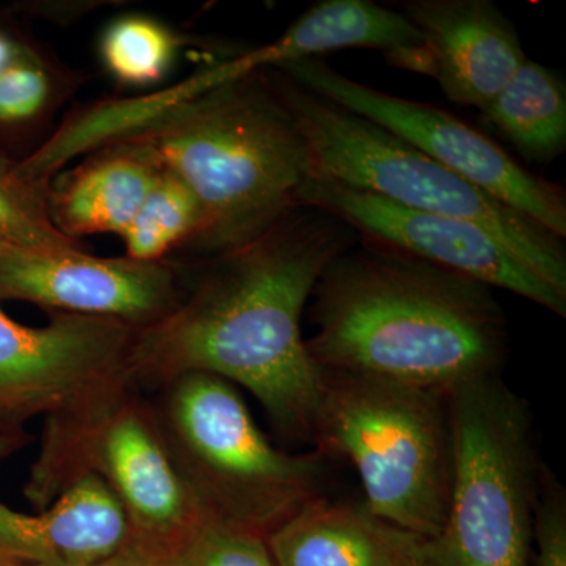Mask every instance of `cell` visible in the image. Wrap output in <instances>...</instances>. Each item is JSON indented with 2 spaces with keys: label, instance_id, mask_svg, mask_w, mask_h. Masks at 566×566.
<instances>
[{
  "label": "cell",
  "instance_id": "1",
  "mask_svg": "<svg viewBox=\"0 0 566 566\" xmlns=\"http://www.w3.org/2000/svg\"><path fill=\"white\" fill-rule=\"evenodd\" d=\"M353 233L300 207L251 243L218 253L169 314L136 331L126 379L153 394L181 375L219 376L248 389L283 439L314 444L323 376L303 315Z\"/></svg>",
  "mask_w": 566,
  "mask_h": 566
},
{
  "label": "cell",
  "instance_id": "2",
  "mask_svg": "<svg viewBox=\"0 0 566 566\" xmlns=\"http://www.w3.org/2000/svg\"><path fill=\"white\" fill-rule=\"evenodd\" d=\"M305 340L322 375L449 394L501 374L509 324L493 289L360 240L326 268Z\"/></svg>",
  "mask_w": 566,
  "mask_h": 566
},
{
  "label": "cell",
  "instance_id": "3",
  "mask_svg": "<svg viewBox=\"0 0 566 566\" xmlns=\"http://www.w3.org/2000/svg\"><path fill=\"white\" fill-rule=\"evenodd\" d=\"M115 144L140 148L192 192L200 210L192 241L216 255L300 208L297 193L312 177L307 145L268 70L166 104Z\"/></svg>",
  "mask_w": 566,
  "mask_h": 566
},
{
  "label": "cell",
  "instance_id": "4",
  "mask_svg": "<svg viewBox=\"0 0 566 566\" xmlns=\"http://www.w3.org/2000/svg\"><path fill=\"white\" fill-rule=\"evenodd\" d=\"M268 74L307 145L311 178L375 193L409 210L475 223L566 294L564 238L363 115L304 88L281 70L268 69Z\"/></svg>",
  "mask_w": 566,
  "mask_h": 566
},
{
  "label": "cell",
  "instance_id": "5",
  "mask_svg": "<svg viewBox=\"0 0 566 566\" xmlns=\"http://www.w3.org/2000/svg\"><path fill=\"white\" fill-rule=\"evenodd\" d=\"M85 475L122 505L133 549H163L207 516L170 455L150 395L126 378L46 417L25 497L41 512Z\"/></svg>",
  "mask_w": 566,
  "mask_h": 566
},
{
  "label": "cell",
  "instance_id": "6",
  "mask_svg": "<svg viewBox=\"0 0 566 566\" xmlns=\"http://www.w3.org/2000/svg\"><path fill=\"white\" fill-rule=\"evenodd\" d=\"M148 395L170 455L205 515L266 538L323 495L327 457L275 447L226 379L186 374Z\"/></svg>",
  "mask_w": 566,
  "mask_h": 566
},
{
  "label": "cell",
  "instance_id": "7",
  "mask_svg": "<svg viewBox=\"0 0 566 566\" xmlns=\"http://www.w3.org/2000/svg\"><path fill=\"white\" fill-rule=\"evenodd\" d=\"M453 471L444 527L423 566H534L543 464L523 398L501 376L447 394Z\"/></svg>",
  "mask_w": 566,
  "mask_h": 566
},
{
  "label": "cell",
  "instance_id": "8",
  "mask_svg": "<svg viewBox=\"0 0 566 566\" xmlns=\"http://www.w3.org/2000/svg\"><path fill=\"white\" fill-rule=\"evenodd\" d=\"M322 376L316 450L354 465L364 504L376 517L417 538H436L444 527L453 471L447 394Z\"/></svg>",
  "mask_w": 566,
  "mask_h": 566
},
{
  "label": "cell",
  "instance_id": "9",
  "mask_svg": "<svg viewBox=\"0 0 566 566\" xmlns=\"http://www.w3.org/2000/svg\"><path fill=\"white\" fill-rule=\"evenodd\" d=\"M304 88L363 115L450 172L566 237V193L524 169L486 134L433 104L398 98L345 76L322 57L275 66Z\"/></svg>",
  "mask_w": 566,
  "mask_h": 566
},
{
  "label": "cell",
  "instance_id": "10",
  "mask_svg": "<svg viewBox=\"0 0 566 566\" xmlns=\"http://www.w3.org/2000/svg\"><path fill=\"white\" fill-rule=\"evenodd\" d=\"M297 203L327 212L360 240L387 245L490 289L515 293L562 318L566 316V294L528 270L475 223L409 210L323 178H308L297 193Z\"/></svg>",
  "mask_w": 566,
  "mask_h": 566
},
{
  "label": "cell",
  "instance_id": "11",
  "mask_svg": "<svg viewBox=\"0 0 566 566\" xmlns=\"http://www.w3.org/2000/svg\"><path fill=\"white\" fill-rule=\"evenodd\" d=\"M134 327L51 312L46 326L14 322L0 307V427L22 431L85 395L126 378Z\"/></svg>",
  "mask_w": 566,
  "mask_h": 566
},
{
  "label": "cell",
  "instance_id": "12",
  "mask_svg": "<svg viewBox=\"0 0 566 566\" xmlns=\"http://www.w3.org/2000/svg\"><path fill=\"white\" fill-rule=\"evenodd\" d=\"M181 293L166 262L20 248L0 256V300L25 301L50 314L114 319L139 331L169 314Z\"/></svg>",
  "mask_w": 566,
  "mask_h": 566
},
{
  "label": "cell",
  "instance_id": "13",
  "mask_svg": "<svg viewBox=\"0 0 566 566\" xmlns=\"http://www.w3.org/2000/svg\"><path fill=\"white\" fill-rule=\"evenodd\" d=\"M450 102L482 111L527 61L515 25L490 0H406Z\"/></svg>",
  "mask_w": 566,
  "mask_h": 566
},
{
  "label": "cell",
  "instance_id": "14",
  "mask_svg": "<svg viewBox=\"0 0 566 566\" xmlns=\"http://www.w3.org/2000/svg\"><path fill=\"white\" fill-rule=\"evenodd\" d=\"M0 447V458L7 455ZM128 520L102 480L85 475L31 515L0 502V566H91L129 545Z\"/></svg>",
  "mask_w": 566,
  "mask_h": 566
},
{
  "label": "cell",
  "instance_id": "15",
  "mask_svg": "<svg viewBox=\"0 0 566 566\" xmlns=\"http://www.w3.org/2000/svg\"><path fill=\"white\" fill-rule=\"evenodd\" d=\"M423 539L390 526L363 504H305L266 536L275 566H422Z\"/></svg>",
  "mask_w": 566,
  "mask_h": 566
},
{
  "label": "cell",
  "instance_id": "16",
  "mask_svg": "<svg viewBox=\"0 0 566 566\" xmlns=\"http://www.w3.org/2000/svg\"><path fill=\"white\" fill-rule=\"evenodd\" d=\"M161 167L140 148L111 145L48 189L50 218L59 232L76 240L85 234H123L137 214Z\"/></svg>",
  "mask_w": 566,
  "mask_h": 566
},
{
  "label": "cell",
  "instance_id": "17",
  "mask_svg": "<svg viewBox=\"0 0 566 566\" xmlns=\"http://www.w3.org/2000/svg\"><path fill=\"white\" fill-rule=\"evenodd\" d=\"M480 112L528 163L547 164L565 151L566 85L557 71L527 59Z\"/></svg>",
  "mask_w": 566,
  "mask_h": 566
},
{
  "label": "cell",
  "instance_id": "18",
  "mask_svg": "<svg viewBox=\"0 0 566 566\" xmlns=\"http://www.w3.org/2000/svg\"><path fill=\"white\" fill-rule=\"evenodd\" d=\"M200 210L196 197L172 174L161 172L144 203L123 232L129 259L164 262L175 245L192 241L199 232Z\"/></svg>",
  "mask_w": 566,
  "mask_h": 566
},
{
  "label": "cell",
  "instance_id": "19",
  "mask_svg": "<svg viewBox=\"0 0 566 566\" xmlns=\"http://www.w3.org/2000/svg\"><path fill=\"white\" fill-rule=\"evenodd\" d=\"M133 551L148 566H275L264 536L210 516L163 549Z\"/></svg>",
  "mask_w": 566,
  "mask_h": 566
},
{
  "label": "cell",
  "instance_id": "20",
  "mask_svg": "<svg viewBox=\"0 0 566 566\" xmlns=\"http://www.w3.org/2000/svg\"><path fill=\"white\" fill-rule=\"evenodd\" d=\"M46 193L22 178L17 164L0 158V240L29 251H82L76 240L55 229Z\"/></svg>",
  "mask_w": 566,
  "mask_h": 566
},
{
  "label": "cell",
  "instance_id": "21",
  "mask_svg": "<svg viewBox=\"0 0 566 566\" xmlns=\"http://www.w3.org/2000/svg\"><path fill=\"white\" fill-rule=\"evenodd\" d=\"M172 33L147 18H125L107 29L103 59L117 80L126 84H150L161 80L174 59Z\"/></svg>",
  "mask_w": 566,
  "mask_h": 566
},
{
  "label": "cell",
  "instance_id": "22",
  "mask_svg": "<svg viewBox=\"0 0 566 566\" xmlns=\"http://www.w3.org/2000/svg\"><path fill=\"white\" fill-rule=\"evenodd\" d=\"M52 95L48 70L31 51L0 70V122L31 120L46 107Z\"/></svg>",
  "mask_w": 566,
  "mask_h": 566
},
{
  "label": "cell",
  "instance_id": "23",
  "mask_svg": "<svg viewBox=\"0 0 566 566\" xmlns=\"http://www.w3.org/2000/svg\"><path fill=\"white\" fill-rule=\"evenodd\" d=\"M534 566H566V493L546 464L535 506Z\"/></svg>",
  "mask_w": 566,
  "mask_h": 566
},
{
  "label": "cell",
  "instance_id": "24",
  "mask_svg": "<svg viewBox=\"0 0 566 566\" xmlns=\"http://www.w3.org/2000/svg\"><path fill=\"white\" fill-rule=\"evenodd\" d=\"M24 50L25 48L14 43L6 33L0 32V70L6 69L11 62L17 61Z\"/></svg>",
  "mask_w": 566,
  "mask_h": 566
},
{
  "label": "cell",
  "instance_id": "25",
  "mask_svg": "<svg viewBox=\"0 0 566 566\" xmlns=\"http://www.w3.org/2000/svg\"><path fill=\"white\" fill-rule=\"evenodd\" d=\"M91 566H148L145 564L144 558L133 551L132 547H126L125 551H122L118 556L111 558V560L102 562V564L91 565Z\"/></svg>",
  "mask_w": 566,
  "mask_h": 566
},
{
  "label": "cell",
  "instance_id": "26",
  "mask_svg": "<svg viewBox=\"0 0 566 566\" xmlns=\"http://www.w3.org/2000/svg\"><path fill=\"white\" fill-rule=\"evenodd\" d=\"M25 441H28V434L24 431L7 430V428L0 427V447L6 449L7 452H13Z\"/></svg>",
  "mask_w": 566,
  "mask_h": 566
},
{
  "label": "cell",
  "instance_id": "27",
  "mask_svg": "<svg viewBox=\"0 0 566 566\" xmlns=\"http://www.w3.org/2000/svg\"><path fill=\"white\" fill-rule=\"evenodd\" d=\"M10 248H13V245L6 243V241H3V240H0V256H2L3 253L9 251Z\"/></svg>",
  "mask_w": 566,
  "mask_h": 566
},
{
  "label": "cell",
  "instance_id": "28",
  "mask_svg": "<svg viewBox=\"0 0 566 566\" xmlns=\"http://www.w3.org/2000/svg\"><path fill=\"white\" fill-rule=\"evenodd\" d=\"M422 566H423V564H422Z\"/></svg>",
  "mask_w": 566,
  "mask_h": 566
}]
</instances>
